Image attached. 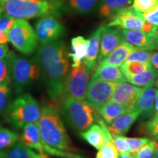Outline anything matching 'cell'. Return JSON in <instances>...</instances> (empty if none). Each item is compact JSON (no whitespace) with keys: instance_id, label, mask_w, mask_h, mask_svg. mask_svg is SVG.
<instances>
[{"instance_id":"d4e9b609","label":"cell","mask_w":158,"mask_h":158,"mask_svg":"<svg viewBox=\"0 0 158 158\" xmlns=\"http://www.w3.org/2000/svg\"><path fill=\"white\" fill-rule=\"evenodd\" d=\"M133 0H101L98 10L102 17L110 18L122 9L130 6Z\"/></svg>"},{"instance_id":"8d00e7d4","label":"cell","mask_w":158,"mask_h":158,"mask_svg":"<svg viewBox=\"0 0 158 158\" xmlns=\"http://www.w3.org/2000/svg\"><path fill=\"white\" fill-rule=\"evenodd\" d=\"M113 143L118 153H130L127 138L122 135H113Z\"/></svg>"},{"instance_id":"d6986e66","label":"cell","mask_w":158,"mask_h":158,"mask_svg":"<svg viewBox=\"0 0 158 158\" xmlns=\"http://www.w3.org/2000/svg\"><path fill=\"white\" fill-rule=\"evenodd\" d=\"M138 117L139 113L134 108L118 116L111 123L108 124V130L111 135H124L127 133Z\"/></svg>"},{"instance_id":"f907efd6","label":"cell","mask_w":158,"mask_h":158,"mask_svg":"<svg viewBox=\"0 0 158 158\" xmlns=\"http://www.w3.org/2000/svg\"><path fill=\"white\" fill-rule=\"evenodd\" d=\"M1 128H2V127H1V125H0V129H1Z\"/></svg>"},{"instance_id":"ee69618b","label":"cell","mask_w":158,"mask_h":158,"mask_svg":"<svg viewBox=\"0 0 158 158\" xmlns=\"http://www.w3.org/2000/svg\"><path fill=\"white\" fill-rule=\"evenodd\" d=\"M155 158H158V141H155Z\"/></svg>"},{"instance_id":"f1b7e54d","label":"cell","mask_w":158,"mask_h":158,"mask_svg":"<svg viewBox=\"0 0 158 158\" xmlns=\"http://www.w3.org/2000/svg\"><path fill=\"white\" fill-rule=\"evenodd\" d=\"M19 140V136L17 133L2 127L0 129V151L12 147Z\"/></svg>"},{"instance_id":"ac0fdd59","label":"cell","mask_w":158,"mask_h":158,"mask_svg":"<svg viewBox=\"0 0 158 158\" xmlns=\"http://www.w3.org/2000/svg\"><path fill=\"white\" fill-rule=\"evenodd\" d=\"M105 26L106 25L100 26L92 33L90 38L87 40V49H86V54L84 59V64L90 73H92L95 69L97 59H98L99 48H100V37H101L102 31L103 30Z\"/></svg>"},{"instance_id":"ffe728a7","label":"cell","mask_w":158,"mask_h":158,"mask_svg":"<svg viewBox=\"0 0 158 158\" xmlns=\"http://www.w3.org/2000/svg\"><path fill=\"white\" fill-rule=\"evenodd\" d=\"M135 47L130 45L126 41L122 40L121 43L107 57H106L98 65H112V66L120 67L124 62L127 56L135 51Z\"/></svg>"},{"instance_id":"e575fe53","label":"cell","mask_w":158,"mask_h":158,"mask_svg":"<svg viewBox=\"0 0 158 158\" xmlns=\"http://www.w3.org/2000/svg\"><path fill=\"white\" fill-rule=\"evenodd\" d=\"M152 52L149 51L137 50L132 52L127 56L126 62H149Z\"/></svg>"},{"instance_id":"e0dca14e","label":"cell","mask_w":158,"mask_h":158,"mask_svg":"<svg viewBox=\"0 0 158 158\" xmlns=\"http://www.w3.org/2000/svg\"><path fill=\"white\" fill-rule=\"evenodd\" d=\"M19 141L27 147L35 150L37 152L45 153L44 142L41 138L37 123L28 124L24 126L22 133L19 136Z\"/></svg>"},{"instance_id":"ba28073f","label":"cell","mask_w":158,"mask_h":158,"mask_svg":"<svg viewBox=\"0 0 158 158\" xmlns=\"http://www.w3.org/2000/svg\"><path fill=\"white\" fill-rule=\"evenodd\" d=\"M89 75L90 73L84 64L73 68L67 77L62 99L72 98L76 100H84Z\"/></svg>"},{"instance_id":"ab89813d","label":"cell","mask_w":158,"mask_h":158,"mask_svg":"<svg viewBox=\"0 0 158 158\" xmlns=\"http://www.w3.org/2000/svg\"><path fill=\"white\" fill-rule=\"evenodd\" d=\"M143 16L147 21L152 23L158 28V7L149 13H143Z\"/></svg>"},{"instance_id":"60d3db41","label":"cell","mask_w":158,"mask_h":158,"mask_svg":"<svg viewBox=\"0 0 158 158\" xmlns=\"http://www.w3.org/2000/svg\"><path fill=\"white\" fill-rule=\"evenodd\" d=\"M149 62L154 68L158 70V52L152 53Z\"/></svg>"},{"instance_id":"7402d4cb","label":"cell","mask_w":158,"mask_h":158,"mask_svg":"<svg viewBox=\"0 0 158 158\" xmlns=\"http://www.w3.org/2000/svg\"><path fill=\"white\" fill-rule=\"evenodd\" d=\"M5 158H49V155L35 152L19 140L13 147L5 150Z\"/></svg>"},{"instance_id":"836d02e7","label":"cell","mask_w":158,"mask_h":158,"mask_svg":"<svg viewBox=\"0 0 158 158\" xmlns=\"http://www.w3.org/2000/svg\"><path fill=\"white\" fill-rule=\"evenodd\" d=\"M133 158H155V141H150L136 152L131 154Z\"/></svg>"},{"instance_id":"6da1fadb","label":"cell","mask_w":158,"mask_h":158,"mask_svg":"<svg viewBox=\"0 0 158 158\" xmlns=\"http://www.w3.org/2000/svg\"><path fill=\"white\" fill-rule=\"evenodd\" d=\"M69 58L67 45L60 40L41 45L35 56L47 93L54 102L62 100L70 68Z\"/></svg>"},{"instance_id":"5b68a950","label":"cell","mask_w":158,"mask_h":158,"mask_svg":"<svg viewBox=\"0 0 158 158\" xmlns=\"http://www.w3.org/2000/svg\"><path fill=\"white\" fill-rule=\"evenodd\" d=\"M61 114L71 129L78 133L87 130L94 123L98 113L84 100L64 98L60 102Z\"/></svg>"},{"instance_id":"7bdbcfd3","label":"cell","mask_w":158,"mask_h":158,"mask_svg":"<svg viewBox=\"0 0 158 158\" xmlns=\"http://www.w3.org/2000/svg\"><path fill=\"white\" fill-rule=\"evenodd\" d=\"M155 113H157L158 112V90L157 91V94H156L155 100Z\"/></svg>"},{"instance_id":"681fc988","label":"cell","mask_w":158,"mask_h":158,"mask_svg":"<svg viewBox=\"0 0 158 158\" xmlns=\"http://www.w3.org/2000/svg\"><path fill=\"white\" fill-rule=\"evenodd\" d=\"M2 12V7H0V16H1Z\"/></svg>"},{"instance_id":"4dcf8cb0","label":"cell","mask_w":158,"mask_h":158,"mask_svg":"<svg viewBox=\"0 0 158 158\" xmlns=\"http://www.w3.org/2000/svg\"><path fill=\"white\" fill-rule=\"evenodd\" d=\"M11 83H5L0 85V114H4L11 102Z\"/></svg>"},{"instance_id":"8fae6325","label":"cell","mask_w":158,"mask_h":158,"mask_svg":"<svg viewBox=\"0 0 158 158\" xmlns=\"http://www.w3.org/2000/svg\"><path fill=\"white\" fill-rule=\"evenodd\" d=\"M110 19L108 26L128 30L142 31L147 21L142 13H140L130 6L117 12L115 15L110 17Z\"/></svg>"},{"instance_id":"d6a6232c","label":"cell","mask_w":158,"mask_h":158,"mask_svg":"<svg viewBox=\"0 0 158 158\" xmlns=\"http://www.w3.org/2000/svg\"><path fill=\"white\" fill-rule=\"evenodd\" d=\"M10 54L5 58L0 59V85L5 83H11Z\"/></svg>"},{"instance_id":"f35d334b","label":"cell","mask_w":158,"mask_h":158,"mask_svg":"<svg viewBox=\"0 0 158 158\" xmlns=\"http://www.w3.org/2000/svg\"><path fill=\"white\" fill-rule=\"evenodd\" d=\"M147 130L148 133L155 141H158V112L152 116L147 122Z\"/></svg>"},{"instance_id":"4fadbf2b","label":"cell","mask_w":158,"mask_h":158,"mask_svg":"<svg viewBox=\"0 0 158 158\" xmlns=\"http://www.w3.org/2000/svg\"><path fill=\"white\" fill-rule=\"evenodd\" d=\"M122 38L137 50L149 51L158 49V35L147 34L139 30H121Z\"/></svg>"},{"instance_id":"30bf717a","label":"cell","mask_w":158,"mask_h":158,"mask_svg":"<svg viewBox=\"0 0 158 158\" xmlns=\"http://www.w3.org/2000/svg\"><path fill=\"white\" fill-rule=\"evenodd\" d=\"M38 42L41 45L59 40L65 34V27L54 14L43 15L35 25Z\"/></svg>"},{"instance_id":"c3c4849f","label":"cell","mask_w":158,"mask_h":158,"mask_svg":"<svg viewBox=\"0 0 158 158\" xmlns=\"http://www.w3.org/2000/svg\"><path fill=\"white\" fill-rule=\"evenodd\" d=\"M96 158H101V157H100V155H99V154L98 153V154H97Z\"/></svg>"},{"instance_id":"484cf974","label":"cell","mask_w":158,"mask_h":158,"mask_svg":"<svg viewBox=\"0 0 158 158\" xmlns=\"http://www.w3.org/2000/svg\"><path fill=\"white\" fill-rule=\"evenodd\" d=\"M129 110L127 108L122 105L116 103L113 101H108L98 110V114L102 116L105 122L109 124L122 114Z\"/></svg>"},{"instance_id":"1f68e13d","label":"cell","mask_w":158,"mask_h":158,"mask_svg":"<svg viewBox=\"0 0 158 158\" xmlns=\"http://www.w3.org/2000/svg\"><path fill=\"white\" fill-rule=\"evenodd\" d=\"M133 7L140 13H147L158 7V0H133Z\"/></svg>"},{"instance_id":"7c38bea8","label":"cell","mask_w":158,"mask_h":158,"mask_svg":"<svg viewBox=\"0 0 158 158\" xmlns=\"http://www.w3.org/2000/svg\"><path fill=\"white\" fill-rule=\"evenodd\" d=\"M98 124H92L87 130L80 133L83 139L97 149H100L108 141H113L112 135L108 130V124L97 115Z\"/></svg>"},{"instance_id":"cb8c5ba5","label":"cell","mask_w":158,"mask_h":158,"mask_svg":"<svg viewBox=\"0 0 158 158\" xmlns=\"http://www.w3.org/2000/svg\"><path fill=\"white\" fill-rule=\"evenodd\" d=\"M158 77V70L153 68L152 65L146 70L140 73L127 77L126 81L135 85L138 87H151L154 86V83Z\"/></svg>"},{"instance_id":"8992f818","label":"cell","mask_w":158,"mask_h":158,"mask_svg":"<svg viewBox=\"0 0 158 158\" xmlns=\"http://www.w3.org/2000/svg\"><path fill=\"white\" fill-rule=\"evenodd\" d=\"M10 58V81L16 95L23 94L40 76V70L35 60L17 56L13 51Z\"/></svg>"},{"instance_id":"d590c367","label":"cell","mask_w":158,"mask_h":158,"mask_svg":"<svg viewBox=\"0 0 158 158\" xmlns=\"http://www.w3.org/2000/svg\"><path fill=\"white\" fill-rule=\"evenodd\" d=\"M101 158H120L119 154L114 147L113 141H108L104 144L98 152Z\"/></svg>"},{"instance_id":"9c48e42d","label":"cell","mask_w":158,"mask_h":158,"mask_svg":"<svg viewBox=\"0 0 158 158\" xmlns=\"http://www.w3.org/2000/svg\"><path fill=\"white\" fill-rule=\"evenodd\" d=\"M118 84L119 83L91 78L88 82L85 99L94 109L98 110L110 101Z\"/></svg>"},{"instance_id":"f546056e","label":"cell","mask_w":158,"mask_h":158,"mask_svg":"<svg viewBox=\"0 0 158 158\" xmlns=\"http://www.w3.org/2000/svg\"><path fill=\"white\" fill-rule=\"evenodd\" d=\"M15 21V19L8 15L0 16V44H6L9 41L10 29Z\"/></svg>"},{"instance_id":"2e32d148","label":"cell","mask_w":158,"mask_h":158,"mask_svg":"<svg viewBox=\"0 0 158 158\" xmlns=\"http://www.w3.org/2000/svg\"><path fill=\"white\" fill-rule=\"evenodd\" d=\"M157 89L152 87L143 88L138 97L133 108L139 113L141 119H148L153 116L155 112V100Z\"/></svg>"},{"instance_id":"7a4b0ae2","label":"cell","mask_w":158,"mask_h":158,"mask_svg":"<svg viewBox=\"0 0 158 158\" xmlns=\"http://www.w3.org/2000/svg\"><path fill=\"white\" fill-rule=\"evenodd\" d=\"M37 126L43 142L48 147L62 152L78 153V149L73 144L54 106L47 105L41 108Z\"/></svg>"},{"instance_id":"52a82bcc","label":"cell","mask_w":158,"mask_h":158,"mask_svg":"<svg viewBox=\"0 0 158 158\" xmlns=\"http://www.w3.org/2000/svg\"><path fill=\"white\" fill-rule=\"evenodd\" d=\"M9 41L15 49L25 55L33 54L38 45L36 33L24 19L15 20L10 29Z\"/></svg>"},{"instance_id":"b9f144b4","label":"cell","mask_w":158,"mask_h":158,"mask_svg":"<svg viewBox=\"0 0 158 158\" xmlns=\"http://www.w3.org/2000/svg\"><path fill=\"white\" fill-rule=\"evenodd\" d=\"M10 53V51L9 50L7 45L5 44H0V59L8 56Z\"/></svg>"},{"instance_id":"3957f363","label":"cell","mask_w":158,"mask_h":158,"mask_svg":"<svg viewBox=\"0 0 158 158\" xmlns=\"http://www.w3.org/2000/svg\"><path fill=\"white\" fill-rule=\"evenodd\" d=\"M40 114L41 108L34 97L23 93L10 103L4 118L12 127L21 129L28 124L37 123Z\"/></svg>"},{"instance_id":"9a60e30c","label":"cell","mask_w":158,"mask_h":158,"mask_svg":"<svg viewBox=\"0 0 158 158\" xmlns=\"http://www.w3.org/2000/svg\"><path fill=\"white\" fill-rule=\"evenodd\" d=\"M143 89L125 82L119 83L110 101L124 106L128 110H130L133 108Z\"/></svg>"},{"instance_id":"277c9868","label":"cell","mask_w":158,"mask_h":158,"mask_svg":"<svg viewBox=\"0 0 158 158\" xmlns=\"http://www.w3.org/2000/svg\"><path fill=\"white\" fill-rule=\"evenodd\" d=\"M2 8L13 19H30L49 14H56L61 4L45 0H0Z\"/></svg>"},{"instance_id":"44dd1931","label":"cell","mask_w":158,"mask_h":158,"mask_svg":"<svg viewBox=\"0 0 158 158\" xmlns=\"http://www.w3.org/2000/svg\"><path fill=\"white\" fill-rule=\"evenodd\" d=\"M92 78L108 82L122 83L126 81L125 77L118 67L107 64L98 65V68L93 71Z\"/></svg>"},{"instance_id":"603a6c76","label":"cell","mask_w":158,"mask_h":158,"mask_svg":"<svg viewBox=\"0 0 158 158\" xmlns=\"http://www.w3.org/2000/svg\"><path fill=\"white\" fill-rule=\"evenodd\" d=\"M87 40L82 36L73 37L71 40V53L69 56L72 59V68H76L82 64L86 54Z\"/></svg>"},{"instance_id":"bcb514c9","label":"cell","mask_w":158,"mask_h":158,"mask_svg":"<svg viewBox=\"0 0 158 158\" xmlns=\"http://www.w3.org/2000/svg\"><path fill=\"white\" fill-rule=\"evenodd\" d=\"M45 1L51 2H57V3H60V2L63 1V0H45Z\"/></svg>"},{"instance_id":"f6af8a7d","label":"cell","mask_w":158,"mask_h":158,"mask_svg":"<svg viewBox=\"0 0 158 158\" xmlns=\"http://www.w3.org/2000/svg\"><path fill=\"white\" fill-rule=\"evenodd\" d=\"M5 150L0 151V158H5Z\"/></svg>"},{"instance_id":"7dc6e473","label":"cell","mask_w":158,"mask_h":158,"mask_svg":"<svg viewBox=\"0 0 158 158\" xmlns=\"http://www.w3.org/2000/svg\"><path fill=\"white\" fill-rule=\"evenodd\" d=\"M154 85H155L156 87L158 89V77L157 78V79H156V80H155V83H154Z\"/></svg>"},{"instance_id":"83f0119b","label":"cell","mask_w":158,"mask_h":158,"mask_svg":"<svg viewBox=\"0 0 158 158\" xmlns=\"http://www.w3.org/2000/svg\"><path fill=\"white\" fill-rule=\"evenodd\" d=\"M150 62H124L120 65V70L123 76L127 78L140 73L146 70L150 67Z\"/></svg>"},{"instance_id":"74e56055","label":"cell","mask_w":158,"mask_h":158,"mask_svg":"<svg viewBox=\"0 0 158 158\" xmlns=\"http://www.w3.org/2000/svg\"><path fill=\"white\" fill-rule=\"evenodd\" d=\"M130 147V152L133 154L138 151L141 147H143L145 144H147L150 141L147 138H127Z\"/></svg>"},{"instance_id":"4316f807","label":"cell","mask_w":158,"mask_h":158,"mask_svg":"<svg viewBox=\"0 0 158 158\" xmlns=\"http://www.w3.org/2000/svg\"><path fill=\"white\" fill-rule=\"evenodd\" d=\"M101 0H69V6L81 15H88L98 9Z\"/></svg>"},{"instance_id":"5bb4252c","label":"cell","mask_w":158,"mask_h":158,"mask_svg":"<svg viewBox=\"0 0 158 158\" xmlns=\"http://www.w3.org/2000/svg\"><path fill=\"white\" fill-rule=\"evenodd\" d=\"M121 31L116 27L105 26L100 37V48L98 53V64L119 45L122 41Z\"/></svg>"}]
</instances>
